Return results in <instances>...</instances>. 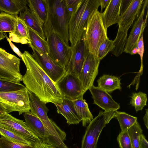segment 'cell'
I'll use <instances>...</instances> for the list:
<instances>
[{
  "label": "cell",
  "mask_w": 148,
  "mask_h": 148,
  "mask_svg": "<svg viewBox=\"0 0 148 148\" xmlns=\"http://www.w3.org/2000/svg\"><path fill=\"white\" fill-rule=\"evenodd\" d=\"M38 148H57L50 144L42 142Z\"/></svg>",
  "instance_id": "b9f144b4"
},
{
  "label": "cell",
  "mask_w": 148,
  "mask_h": 148,
  "mask_svg": "<svg viewBox=\"0 0 148 148\" xmlns=\"http://www.w3.org/2000/svg\"><path fill=\"white\" fill-rule=\"evenodd\" d=\"M38 147L15 143L3 136L0 138V148H38Z\"/></svg>",
  "instance_id": "836d02e7"
},
{
  "label": "cell",
  "mask_w": 148,
  "mask_h": 148,
  "mask_svg": "<svg viewBox=\"0 0 148 148\" xmlns=\"http://www.w3.org/2000/svg\"><path fill=\"white\" fill-rule=\"evenodd\" d=\"M95 104L106 112L117 111L120 108L119 104L115 101L111 96L106 91L93 85L89 89Z\"/></svg>",
  "instance_id": "2e32d148"
},
{
  "label": "cell",
  "mask_w": 148,
  "mask_h": 148,
  "mask_svg": "<svg viewBox=\"0 0 148 148\" xmlns=\"http://www.w3.org/2000/svg\"><path fill=\"white\" fill-rule=\"evenodd\" d=\"M144 2L143 0H132L126 11L120 16L118 23V32L113 40L114 48L112 51L114 56H118L123 52L127 40L128 31L139 15Z\"/></svg>",
  "instance_id": "277c9868"
},
{
  "label": "cell",
  "mask_w": 148,
  "mask_h": 148,
  "mask_svg": "<svg viewBox=\"0 0 148 148\" xmlns=\"http://www.w3.org/2000/svg\"><path fill=\"white\" fill-rule=\"evenodd\" d=\"M110 121L104 112L100 111L87 127L82 138L81 148H96L100 134Z\"/></svg>",
  "instance_id": "30bf717a"
},
{
  "label": "cell",
  "mask_w": 148,
  "mask_h": 148,
  "mask_svg": "<svg viewBox=\"0 0 148 148\" xmlns=\"http://www.w3.org/2000/svg\"><path fill=\"white\" fill-rule=\"evenodd\" d=\"M7 41L9 43V45L11 49L13 51L16 53L20 58H22V53L17 48L11 41L9 38L7 36L6 37Z\"/></svg>",
  "instance_id": "ab89813d"
},
{
  "label": "cell",
  "mask_w": 148,
  "mask_h": 148,
  "mask_svg": "<svg viewBox=\"0 0 148 148\" xmlns=\"http://www.w3.org/2000/svg\"><path fill=\"white\" fill-rule=\"evenodd\" d=\"M148 109L145 110L146 113L144 116L143 117V121L147 127V129H148Z\"/></svg>",
  "instance_id": "7bdbcfd3"
},
{
  "label": "cell",
  "mask_w": 148,
  "mask_h": 148,
  "mask_svg": "<svg viewBox=\"0 0 148 148\" xmlns=\"http://www.w3.org/2000/svg\"><path fill=\"white\" fill-rule=\"evenodd\" d=\"M32 56L42 69L55 83H56L66 74L65 70L55 62L49 55L31 47Z\"/></svg>",
  "instance_id": "7c38bea8"
},
{
  "label": "cell",
  "mask_w": 148,
  "mask_h": 148,
  "mask_svg": "<svg viewBox=\"0 0 148 148\" xmlns=\"http://www.w3.org/2000/svg\"><path fill=\"white\" fill-rule=\"evenodd\" d=\"M28 28L30 42L29 44V46L49 56V48L46 40L42 38L34 31Z\"/></svg>",
  "instance_id": "484cf974"
},
{
  "label": "cell",
  "mask_w": 148,
  "mask_h": 148,
  "mask_svg": "<svg viewBox=\"0 0 148 148\" xmlns=\"http://www.w3.org/2000/svg\"><path fill=\"white\" fill-rule=\"evenodd\" d=\"M148 0L144 2L142 10L134 23L130 33L127 39L123 52L131 54L132 50L137 47L138 41L141 35L143 34L146 27L147 18V12L146 18L144 19V16L146 7L148 4Z\"/></svg>",
  "instance_id": "9a60e30c"
},
{
  "label": "cell",
  "mask_w": 148,
  "mask_h": 148,
  "mask_svg": "<svg viewBox=\"0 0 148 148\" xmlns=\"http://www.w3.org/2000/svg\"><path fill=\"white\" fill-rule=\"evenodd\" d=\"M17 16V15L1 12L0 13V32L13 33Z\"/></svg>",
  "instance_id": "4316f807"
},
{
  "label": "cell",
  "mask_w": 148,
  "mask_h": 148,
  "mask_svg": "<svg viewBox=\"0 0 148 148\" xmlns=\"http://www.w3.org/2000/svg\"><path fill=\"white\" fill-rule=\"evenodd\" d=\"M114 118L118 120L121 132L128 131L129 129L137 121V117L130 115L125 112L116 111Z\"/></svg>",
  "instance_id": "83f0119b"
},
{
  "label": "cell",
  "mask_w": 148,
  "mask_h": 148,
  "mask_svg": "<svg viewBox=\"0 0 148 148\" xmlns=\"http://www.w3.org/2000/svg\"><path fill=\"white\" fill-rule=\"evenodd\" d=\"M100 61L97 57L89 52L85 58L78 77L83 95L93 85L98 73Z\"/></svg>",
  "instance_id": "8fae6325"
},
{
  "label": "cell",
  "mask_w": 148,
  "mask_h": 148,
  "mask_svg": "<svg viewBox=\"0 0 148 148\" xmlns=\"http://www.w3.org/2000/svg\"><path fill=\"white\" fill-rule=\"evenodd\" d=\"M51 21L56 33L68 46L69 23L70 16L66 6L65 0H47Z\"/></svg>",
  "instance_id": "8992f818"
},
{
  "label": "cell",
  "mask_w": 148,
  "mask_h": 148,
  "mask_svg": "<svg viewBox=\"0 0 148 148\" xmlns=\"http://www.w3.org/2000/svg\"><path fill=\"white\" fill-rule=\"evenodd\" d=\"M84 1V0H65L66 9L70 16L79 8Z\"/></svg>",
  "instance_id": "8d00e7d4"
},
{
  "label": "cell",
  "mask_w": 148,
  "mask_h": 148,
  "mask_svg": "<svg viewBox=\"0 0 148 148\" xmlns=\"http://www.w3.org/2000/svg\"><path fill=\"white\" fill-rule=\"evenodd\" d=\"M132 0H121L120 10V16L122 15L126 11Z\"/></svg>",
  "instance_id": "74e56055"
},
{
  "label": "cell",
  "mask_w": 148,
  "mask_h": 148,
  "mask_svg": "<svg viewBox=\"0 0 148 148\" xmlns=\"http://www.w3.org/2000/svg\"><path fill=\"white\" fill-rule=\"evenodd\" d=\"M138 53V48L136 47L134 48L131 52V54L133 55L137 54Z\"/></svg>",
  "instance_id": "f6af8a7d"
},
{
  "label": "cell",
  "mask_w": 148,
  "mask_h": 148,
  "mask_svg": "<svg viewBox=\"0 0 148 148\" xmlns=\"http://www.w3.org/2000/svg\"><path fill=\"white\" fill-rule=\"evenodd\" d=\"M71 47V58L65 69L66 74H73L78 77L85 58L89 51L82 38Z\"/></svg>",
  "instance_id": "4fadbf2b"
},
{
  "label": "cell",
  "mask_w": 148,
  "mask_h": 148,
  "mask_svg": "<svg viewBox=\"0 0 148 148\" xmlns=\"http://www.w3.org/2000/svg\"><path fill=\"white\" fill-rule=\"evenodd\" d=\"M0 105L8 114L17 111L20 115L30 112L28 90L25 87L16 91L0 92Z\"/></svg>",
  "instance_id": "52a82bcc"
},
{
  "label": "cell",
  "mask_w": 148,
  "mask_h": 148,
  "mask_svg": "<svg viewBox=\"0 0 148 148\" xmlns=\"http://www.w3.org/2000/svg\"><path fill=\"white\" fill-rule=\"evenodd\" d=\"M83 38L89 52L97 57L99 46L108 38L101 13L98 10L93 11L89 17Z\"/></svg>",
  "instance_id": "5b68a950"
},
{
  "label": "cell",
  "mask_w": 148,
  "mask_h": 148,
  "mask_svg": "<svg viewBox=\"0 0 148 148\" xmlns=\"http://www.w3.org/2000/svg\"><path fill=\"white\" fill-rule=\"evenodd\" d=\"M140 148H148V143L145 136L141 134L140 136L139 140Z\"/></svg>",
  "instance_id": "f35d334b"
},
{
  "label": "cell",
  "mask_w": 148,
  "mask_h": 148,
  "mask_svg": "<svg viewBox=\"0 0 148 148\" xmlns=\"http://www.w3.org/2000/svg\"><path fill=\"white\" fill-rule=\"evenodd\" d=\"M121 80L115 76L103 75L97 80V87L108 93L116 90H121Z\"/></svg>",
  "instance_id": "d4e9b609"
},
{
  "label": "cell",
  "mask_w": 148,
  "mask_h": 148,
  "mask_svg": "<svg viewBox=\"0 0 148 148\" xmlns=\"http://www.w3.org/2000/svg\"><path fill=\"white\" fill-rule=\"evenodd\" d=\"M76 114L81 120L82 126L86 127L93 119V116L90 112L88 105L83 97L73 100Z\"/></svg>",
  "instance_id": "7402d4cb"
},
{
  "label": "cell",
  "mask_w": 148,
  "mask_h": 148,
  "mask_svg": "<svg viewBox=\"0 0 148 148\" xmlns=\"http://www.w3.org/2000/svg\"><path fill=\"white\" fill-rule=\"evenodd\" d=\"M58 114L62 115L69 125L77 124L81 120L77 115L73 100L64 97L62 102L54 103Z\"/></svg>",
  "instance_id": "d6986e66"
},
{
  "label": "cell",
  "mask_w": 148,
  "mask_h": 148,
  "mask_svg": "<svg viewBox=\"0 0 148 148\" xmlns=\"http://www.w3.org/2000/svg\"><path fill=\"white\" fill-rule=\"evenodd\" d=\"M27 4L26 0H0V11L17 15L25 9Z\"/></svg>",
  "instance_id": "cb8c5ba5"
},
{
  "label": "cell",
  "mask_w": 148,
  "mask_h": 148,
  "mask_svg": "<svg viewBox=\"0 0 148 148\" xmlns=\"http://www.w3.org/2000/svg\"><path fill=\"white\" fill-rule=\"evenodd\" d=\"M0 126L22 136L34 146L38 147L42 142L25 122L7 113L0 115Z\"/></svg>",
  "instance_id": "ba28073f"
},
{
  "label": "cell",
  "mask_w": 148,
  "mask_h": 148,
  "mask_svg": "<svg viewBox=\"0 0 148 148\" xmlns=\"http://www.w3.org/2000/svg\"><path fill=\"white\" fill-rule=\"evenodd\" d=\"M23 116L25 122L42 142L53 146L51 138L40 119L30 112L24 113Z\"/></svg>",
  "instance_id": "e0dca14e"
},
{
  "label": "cell",
  "mask_w": 148,
  "mask_h": 148,
  "mask_svg": "<svg viewBox=\"0 0 148 148\" xmlns=\"http://www.w3.org/2000/svg\"><path fill=\"white\" fill-rule=\"evenodd\" d=\"M6 36L2 33L0 32V41L3 40Z\"/></svg>",
  "instance_id": "bcb514c9"
},
{
  "label": "cell",
  "mask_w": 148,
  "mask_h": 148,
  "mask_svg": "<svg viewBox=\"0 0 148 148\" xmlns=\"http://www.w3.org/2000/svg\"><path fill=\"white\" fill-rule=\"evenodd\" d=\"M0 135L15 143L34 146L30 142L22 136L0 126Z\"/></svg>",
  "instance_id": "4dcf8cb0"
},
{
  "label": "cell",
  "mask_w": 148,
  "mask_h": 148,
  "mask_svg": "<svg viewBox=\"0 0 148 148\" xmlns=\"http://www.w3.org/2000/svg\"><path fill=\"white\" fill-rule=\"evenodd\" d=\"M114 48L113 41L106 39L99 46L97 52V57L101 60Z\"/></svg>",
  "instance_id": "d6a6232c"
},
{
  "label": "cell",
  "mask_w": 148,
  "mask_h": 148,
  "mask_svg": "<svg viewBox=\"0 0 148 148\" xmlns=\"http://www.w3.org/2000/svg\"><path fill=\"white\" fill-rule=\"evenodd\" d=\"M128 132L131 139L132 148H140V138L143 130L137 121L129 129Z\"/></svg>",
  "instance_id": "f546056e"
},
{
  "label": "cell",
  "mask_w": 148,
  "mask_h": 148,
  "mask_svg": "<svg viewBox=\"0 0 148 148\" xmlns=\"http://www.w3.org/2000/svg\"><path fill=\"white\" fill-rule=\"evenodd\" d=\"M56 84L65 98L73 100L83 96L79 79L73 74H66Z\"/></svg>",
  "instance_id": "5bb4252c"
},
{
  "label": "cell",
  "mask_w": 148,
  "mask_h": 148,
  "mask_svg": "<svg viewBox=\"0 0 148 148\" xmlns=\"http://www.w3.org/2000/svg\"><path fill=\"white\" fill-rule=\"evenodd\" d=\"M130 97L131 99L130 104L135 108L136 112L142 110L144 106H146L147 99L146 94L139 91L134 93Z\"/></svg>",
  "instance_id": "f1b7e54d"
},
{
  "label": "cell",
  "mask_w": 148,
  "mask_h": 148,
  "mask_svg": "<svg viewBox=\"0 0 148 148\" xmlns=\"http://www.w3.org/2000/svg\"><path fill=\"white\" fill-rule=\"evenodd\" d=\"M121 0H111L104 11L101 13L102 22L106 29L118 23Z\"/></svg>",
  "instance_id": "ac0fdd59"
},
{
  "label": "cell",
  "mask_w": 148,
  "mask_h": 148,
  "mask_svg": "<svg viewBox=\"0 0 148 148\" xmlns=\"http://www.w3.org/2000/svg\"><path fill=\"white\" fill-rule=\"evenodd\" d=\"M27 2L31 12L43 25L47 15V0H28Z\"/></svg>",
  "instance_id": "603a6c76"
},
{
  "label": "cell",
  "mask_w": 148,
  "mask_h": 148,
  "mask_svg": "<svg viewBox=\"0 0 148 148\" xmlns=\"http://www.w3.org/2000/svg\"><path fill=\"white\" fill-rule=\"evenodd\" d=\"M21 59L26 68L22 81L28 90L46 104L62 102L64 97L56 83L44 71L32 55L25 51Z\"/></svg>",
  "instance_id": "6da1fadb"
},
{
  "label": "cell",
  "mask_w": 148,
  "mask_h": 148,
  "mask_svg": "<svg viewBox=\"0 0 148 148\" xmlns=\"http://www.w3.org/2000/svg\"><path fill=\"white\" fill-rule=\"evenodd\" d=\"M111 0H99L100 6H101V12H102L103 8H106L109 4Z\"/></svg>",
  "instance_id": "60d3db41"
},
{
  "label": "cell",
  "mask_w": 148,
  "mask_h": 148,
  "mask_svg": "<svg viewBox=\"0 0 148 148\" xmlns=\"http://www.w3.org/2000/svg\"><path fill=\"white\" fill-rule=\"evenodd\" d=\"M117 140L120 148H132L131 140L128 131L120 132Z\"/></svg>",
  "instance_id": "d590c367"
},
{
  "label": "cell",
  "mask_w": 148,
  "mask_h": 148,
  "mask_svg": "<svg viewBox=\"0 0 148 148\" xmlns=\"http://www.w3.org/2000/svg\"><path fill=\"white\" fill-rule=\"evenodd\" d=\"M25 87L20 83L12 82L0 79V92L16 91Z\"/></svg>",
  "instance_id": "1f68e13d"
},
{
  "label": "cell",
  "mask_w": 148,
  "mask_h": 148,
  "mask_svg": "<svg viewBox=\"0 0 148 148\" xmlns=\"http://www.w3.org/2000/svg\"><path fill=\"white\" fill-rule=\"evenodd\" d=\"M100 6L99 0H84L71 16L69 23V38L71 47L75 46L83 38L88 18Z\"/></svg>",
  "instance_id": "3957f363"
},
{
  "label": "cell",
  "mask_w": 148,
  "mask_h": 148,
  "mask_svg": "<svg viewBox=\"0 0 148 148\" xmlns=\"http://www.w3.org/2000/svg\"><path fill=\"white\" fill-rule=\"evenodd\" d=\"M47 15L43 25V29L49 46V56L65 69L71 58V47L67 45L55 31L51 21L47 1Z\"/></svg>",
  "instance_id": "7a4b0ae2"
},
{
  "label": "cell",
  "mask_w": 148,
  "mask_h": 148,
  "mask_svg": "<svg viewBox=\"0 0 148 148\" xmlns=\"http://www.w3.org/2000/svg\"><path fill=\"white\" fill-rule=\"evenodd\" d=\"M143 34H142L139 38L137 43V47L138 48L137 53L140 55V67L139 71L137 75L135 77L134 80L133 81L134 82L136 79H138L139 81L140 77L142 74L143 69V57L144 51V43L143 40Z\"/></svg>",
  "instance_id": "e575fe53"
},
{
  "label": "cell",
  "mask_w": 148,
  "mask_h": 148,
  "mask_svg": "<svg viewBox=\"0 0 148 148\" xmlns=\"http://www.w3.org/2000/svg\"><path fill=\"white\" fill-rule=\"evenodd\" d=\"M6 113L5 109L0 105V115H2Z\"/></svg>",
  "instance_id": "ee69618b"
},
{
  "label": "cell",
  "mask_w": 148,
  "mask_h": 148,
  "mask_svg": "<svg viewBox=\"0 0 148 148\" xmlns=\"http://www.w3.org/2000/svg\"><path fill=\"white\" fill-rule=\"evenodd\" d=\"M9 39L11 41L21 44H29L28 29L27 26L22 19L17 16L14 32L9 33Z\"/></svg>",
  "instance_id": "ffe728a7"
},
{
  "label": "cell",
  "mask_w": 148,
  "mask_h": 148,
  "mask_svg": "<svg viewBox=\"0 0 148 148\" xmlns=\"http://www.w3.org/2000/svg\"><path fill=\"white\" fill-rule=\"evenodd\" d=\"M21 60L0 47V79L20 83L23 77L20 70Z\"/></svg>",
  "instance_id": "9c48e42d"
},
{
  "label": "cell",
  "mask_w": 148,
  "mask_h": 148,
  "mask_svg": "<svg viewBox=\"0 0 148 148\" xmlns=\"http://www.w3.org/2000/svg\"><path fill=\"white\" fill-rule=\"evenodd\" d=\"M20 14L18 17L24 21L28 27L34 31L42 38L46 40L43 25L31 12L29 9L26 6Z\"/></svg>",
  "instance_id": "44dd1931"
}]
</instances>
